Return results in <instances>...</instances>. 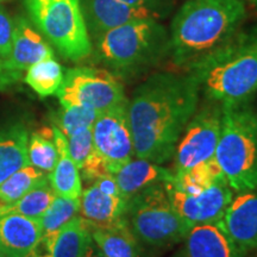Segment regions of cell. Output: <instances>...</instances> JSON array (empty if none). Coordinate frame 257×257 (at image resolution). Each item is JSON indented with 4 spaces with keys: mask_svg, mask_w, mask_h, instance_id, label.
I'll return each mask as SVG.
<instances>
[{
    "mask_svg": "<svg viewBox=\"0 0 257 257\" xmlns=\"http://www.w3.org/2000/svg\"><path fill=\"white\" fill-rule=\"evenodd\" d=\"M127 100L100 112L92 127L93 143L107 163L111 174L130 162L135 155Z\"/></svg>",
    "mask_w": 257,
    "mask_h": 257,
    "instance_id": "obj_10",
    "label": "cell"
},
{
    "mask_svg": "<svg viewBox=\"0 0 257 257\" xmlns=\"http://www.w3.org/2000/svg\"><path fill=\"white\" fill-rule=\"evenodd\" d=\"M29 133L22 124L0 131V184L29 165Z\"/></svg>",
    "mask_w": 257,
    "mask_h": 257,
    "instance_id": "obj_21",
    "label": "cell"
},
{
    "mask_svg": "<svg viewBox=\"0 0 257 257\" xmlns=\"http://www.w3.org/2000/svg\"><path fill=\"white\" fill-rule=\"evenodd\" d=\"M200 86L191 73H156L127 100L135 155L162 165L174 155L186 125L198 110Z\"/></svg>",
    "mask_w": 257,
    "mask_h": 257,
    "instance_id": "obj_1",
    "label": "cell"
},
{
    "mask_svg": "<svg viewBox=\"0 0 257 257\" xmlns=\"http://www.w3.org/2000/svg\"><path fill=\"white\" fill-rule=\"evenodd\" d=\"M67 141H68L69 155L80 170L86 161L96 152L94 143H93L92 127L78 131L72 136L67 137Z\"/></svg>",
    "mask_w": 257,
    "mask_h": 257,
    "instance_id": "obj_30",
    "label": "cell"
},
{
    "mask_svg": "<svg viewBox=\"0 0 257 257\" xmlns=\"http://www.w3.org/2000/svg\"><path fill=\"white\" fill-rule=\"evenodd\" d=\"M24 5L35 27L64 59L78 62L91 55L81 0H24Z\"/></svg>",
    "mask_w": 257,
    "mask_h": 257,
    "instance_id": "obj_6",
    "label": "cell"
},
{
    "mask_svg": "<svg viewBox=\"0 0 257 257\" xmlns=\"http://www.w3.org/2000/svg\"><path fill=\"white\" fill-rule=\"evenodd\" d=\"M42 240L40 219L6 214L0 217V246L6 257H27Z\"/></svg>",
    "mask_w": 257,
    "mask_h": 257,
    "instance_id": "obj_15",
    "label": "cell"
},
{
    "mask_svg": "<svg viewBox=\"0 0 257 257\" xmlns=\"http://www.w3.org/2000/svg\"><path fill=\"white\" fill-rule=\"evenodd\" d=\"M99 113L100 112L85 106L61 105V108L54 113L51 119L54 126L59 128L64 136L69 137L83 128L93 127Z\"/></svg>",
    "mask_w": 257,
    "mask_h": 257,
    "instance_id": "obj_28",
    "label": "cell"
},
{
    "mask_svg": "<svg viewBox=\"0 0 257 257\" xmlns=\"http://www.w3.org/2000/svg\"><path fill=\"white\" fill-rule=\"evenodd\" d=\"M221 179H225V176L216 157H213L184 172L173 173V180L168 185L185 194H198Z\"/></svg>",
    "mask_w": 257,
    "mask_h": 257,
    "instance_id": "obj_23",
    "label": "cell"
},
{
    "mask_svg": "<svg viewBox=\"0 0 257 257\" xmlns=\"http://www.w3.org/2000/svg\"><path fill=\"white\" fill-rule=\"evenodd\" d=\"M23 73L16 72L9 68L4 59H0V91H5L9 89L16 83H18L22 80Z\"/></svg>",
    "mask_w": 257,
    "mask_h": 257,
    "instance_id": "obj_33",
    "label": "cell"
},
{
    "mask_svg": "<svg viewBox=\"0 0 257 257\" xmlns=\"http://www.w3.org/2000/svg\"><path fill=\"white\" fill-rule=\"evenodd\" d=\"M47 179V173L36 167L31 165L23 167L0 184V205L17 201Z\"/></svg>",
    "mask_w": 257,
    "mask_h": 257,
    "instance_id": "obj_26",
    "label": "cell"
},
{
    "mask_svg": "<svg viewBox=\"0 0 257 257\" xmlns=\"http://www.w3.org/2000/svg\"><path fill=\"white\" fill-rule=\"evenodd\" d=\"M29 165L36 167L44 173H50L55 167L59 153L54 141L53 127H42L29 137Z\"/></svg>",
    "mask_w": 257,
    "mask_h": 257,
    "instance_id": "obj_27",
    "label": "cell"
},
{
    "mask_svg": "<svg viewBox=\"0 0 257 257\" xmlns=\"http://www.w3.org/2000/svg\"><path fill=\"white\" fill-rule=\"evenodd\" d=\"M256 117H257V113H256Z\"/></svg>",
    "mask_w": 257,
    "mask_h": 257,
    "instance_id": "obj_39",
    "label": "cell"
},
{
    "mask_svg": "<svg viewBox=\"0 0 257 257\" xmlns=\"http://www.w3.org/2000/svg\"><path fill=\"white\" fill-rule=\"evenodd\" d=\"M14 40V21L4 8H0V59L6 60L10 55Z\"/></svg>",
    "mask_w": 257,
    "mask_h": 257,
    "instance_id": "obj_31",
    "label": "cell"
},
{
    "mask_svg": "<svg viewBox=\"0 0 257 257\" xmlns=\"http://www.w3.org/2000/svg\"><path fill=\"white\" fill-rule=\"evenodd\" d=\"M80 211V198L69 199L56 195L50 206L40 218L42 237L51 236L57 232L64 224L78 216Z\"/></svg>",
    "mask_w": 257,
    "mask_h": 257,
    "instance_id": "obj_29",
    "label": "cell"
},
{
    "mask_svg": "<svg viewBox=\"0 0 257 257\" xmlns=\"http://www.w3.org/2000/svg\"><path fill=\"white\" fill-rule=\"evenodd\" d=\"M250 3H251V4L257 9V0H250Z\"/></svg>",
    "mask_w": 257,
    "mask_h": 257,
    "instance_id": "obj_36",
    "label": "cell"
},
{
    "mask_svg": "<svg viewBox=\"0 0 257 257\" xmlns=\"http://www.w3.org/2000/svg\"><path fill=\"white\" fill-rule=\"evenodd\" d=\"M125 221L136 239L150 246L184 240L192 227L173 207L165 184L150 186L128 199Z\"/></svg>",
    "mask_w": 257,
    "mask_h": 257,
    "instance_id": "obj_7",
    "label": "cell"
},
{
    "mask_svg": "<svg viewBox=\"0 0 257 257\" xmlns=\"http://www.w3.org/2000/svg\"><path fill=\"white\" fill-rule=\"evenodd\" d=\"M59 159L54 169L48 175L49 182L56 195L69 199H79L82 193L81 175L69 155L68 141L59 128L53 126Z\"/></svg>",
    "mask_w": 257,
    "mask_h": 257,
    "instance_id": "obj_20",
    "label": "cell"
},
{
    "mask_svg": "<svg viewBox=\"0 0 257 257\" xmlns=\"http://www.w3.org/2000/svg\"><path fill=\"white\" fill-rule=\"evenodd\" d=\"M92 239L106 257H140L137 239L126 221L111 227H91Z\"/></svg>",
    "mask_w": 257,
    "mask_h": 257,
    "instance_id": "obj_22",
    "label": "cell"
},
{
    "mask_svg": "<svg viewBox=\"0 0 257 257\" xmlns=\"http://www.w3.org/2000/svg\"><path fill=\"white\" fill-rule=\"evenodd\" d=\"M55 197L56 194L51 187L49 179H47L17 201L8 205H0V217L6 214H21L40 219Z\"/></svg>",
    "mask_w": 257,
    "mask_h": 257,
    "instance_id": "obj_24",
    "label": "cell"
},
{
    "mask_svg": "<svg viewBox=\"0 0 257 257\" xmlns=\"http://www.w3.org/2000/svg\"><path fill=\"white\" fill-rule=\"evenodd\" d=\"M133 8L143 9L149 11L155 19L166 16L174 5L175 0H120Z\"/></svg>",
    "mask_w": 257,
    "mask_h": 257,
    "instance_id": "obj_32",
    "label": "cell"
},
{
    "mask_svg": "<svg viewBox=\"0 0 257 257\" xmlns=\"http://www.w3.org/2000/svg\"><path fill=\"white\" fill-rule=\"evenodd\" d=\"M0 2H4V0H0Z\"/></svg>",
    "mask_w": 257,
    "mask_h": 257,
    "instance_id": "obj_38",
    "label": "cell"
},
{
    "mask_svg": "<svg viewBox=\"0 0 257 257\" xmlns=\"http://www.w3.org/2000/svg\"><path fill=\"white\" fill-rule=\"evenodd\" d=\"M92 242L91 226L78 214L57 232L42 237L41 244L53 257H85Z\"/></svg>",
    "mask_w": 257,
    "mask_h": 257,
    "instance_id": "obj_19",
    "label": "cell"
},
{
    "mask_svg": "<svg viewBox=\"0 0 257 257\" xmlns=\"http://www.w3.org/2000/svg\"><path fill=\"white\" fill-rule=\"evenodd\" d=\"M55 95L62 106H85L98 112L126 100L123 83L113 73L91 67L67 70Z\"/></svg>",
    "mask_w": 257,
    "mask_h": 257,
    "instance_id": "obj_8",
    "label": "cell"
},
{
    "mask_svg": "<svg viewBox=\"0 0 257 257\" xmlns=\"http://www.w3.org/2000/svg\"><path fill=\"white\" fill-rule=\"evenodd\" d=\"M53 57V48L44 40L43 35L35 30L27 18L22 16L16 18L12 48L9 57L5 60L9 68L23 73L32 64Z\"/></svg>",
    "mask_w": 257,
    "mask_h": 257,
    "instance_id": "obj_14",
    "label": "cell"
},
{
    "mask_svg": "<svg viewBox=\"0 0 257 257\" xmlns=\"http://www.w3.org/2000/svg\"><path fill=\"white\" fill-rule=\"evenodd\" d=\"M184 240V257H244L246 253L217 224L193 225Z\"/></svg>",
    "mask_w": 257,
    "mask_h": 257,
    "instance_id": "obj_16",
    "label": "cell"
},
{
    "mask_svg": "<svg viewBox=\"0 0 257 257\" xmlns=\"http://www.w3.org/2000/svg\"><path fill=\"white\" fill-rule=\"evenodd\" d=\"M121 194L130 199L150 186L168 184L173 180V170L144 159L131 160L113 173Z\"/></svg>",
    "mask_w": 257,
    "mask_h": 257,
    "instance_id": "obj_18",
    "label": "cell"
},
{
    "mask_svg": "<svg viewBox=\"0 0 257 257\" xmlns=\"http://www.w3.org/2000/svg\"><path fill=\"white\" fill-rule=\"evenodd\" d=\"M93 41L96 60L114 75H136L169 54V32L154 18L128 22Z\"/></svg>",
    "mask_w": 257,
    "mask_h": 257,
    "instance_id": "obj_4",
    "label": "cell"
},
{
    "mask_svg": "<svg viewBox=\"0 0 257 257\" xmlns=\"http://www.w3.org/2000/svg\"><path fill=\"white\" fill-rule=\"evenodd\" d=\"M173 207L189 225L217 224L233 198V189L221 179L198 194H185L165 184Z\"/></svg>",
    "mask_w": 257,
    "mask_h": 257,
    "instance_id": "obj_11",
    "label": "cell"
},
{
    "mask_svg": "<svg viewBox=\"0 0 257 257\" xmlns=\"http://www.w3.org/2000/svg\"><path fill=\"white\" fill-rule=\"evenodd\" d=\"M25 72L24 81L42 98L56 94L64 78L62 66L54 57L32 64Z\"/></svg>",
    "mask_w": 257,
    "mask_h": 257,
    "instance_id": "obj_25",
    "label": "cell"
},
{
    "mask_svg": "<svg viewBox=\"0 0 257 257\" xmlns=\"http://www.w3.org/2000/svg\"><path fill=\"white\" fill-rule=\"evenodd\" d=\"M0 257H6V256H5V253H4V251H3L2 246H0Z\"/></svg>",
    "mask_w": 257,
    "mask_h": 257,
    "instance_id": "obj_37",
    "label": "cell"
},
{
    "mask_svg": "<svg viewBox=\"0 0 257 257\" xmlns=\"http://www.w3.org/2000/svg\"><path fill=\"white\" fill-rule=\"evenodd\" d=\"M214 157L234 192L257 191V117L250 101L221 104Z\"/></svg>",
    "mask_w": 257,
    "mask_h": 257,
    "instance_id": "obj_5",
    "label": "cell"
},
{
    "mask_svg": "<svg viewBox=\"0 0 257 257\" xmlns=\"http://www.w3.org/2000/svg\"><path fill=\"white\" fill-rule=\"evenodd\" d=\"M217 225L243 251L257 249V192L232 198Z\"/></svg>",
    "mask_w": 257,
    "mask_h": 257,
    "instance_id": "obj_12",
    "label": "cell"
},
{
    "mask_svg": "<svg viewBox=\"0 0 257 257\" xmlns=\"http://www.w3.org/2000/svg\"><path fill=\"white\" fill-rule=\"evenodd\" d=\"M85 257H106V256L100 251V249L95 245V243L92 242V244L89 245V248L87 250V252H86Z\"/></svg>",
    "mask_w": 257,
    "mask_h": 257,
    "instance_id": "obj_34",
    "label": "cell"
},
{
    "mask_svg": "<svg viewBox=\"0 0 257 257\" xmlns=\"http://www.w3.org/2000/svg\"><path fill=\"white\" fill-rule=\"evenodd\" d=\"M221 128V104L210 101L186 125L174 152V170L180 173L213 159Z\"/></svg>",
    "mask_w": 257,
    "mask_h": 257,
    "instance_id": "obj_9",
    "label": "cell"
},
{
    "mask_svg": "<svg viewBox=\"0 0 257 257\" xmlns=\"http://www.w3.org/2000/svg\"><path fill=\"white\" fill-rule=\"evenodd\" d=\"M27 257H53V256H51L49 252H48V253H38L36 250H35L34 252H31L30 255H28Z\"/></svg>",
    "mask_w": 257,
    "mask_h": 257,
    "instance_id": "obj_35",
    "label": "cell"
},
{
    "mask_svg": "<svg viewBox=\"0 0 257 257\" xmlns=\"http://www.w3.org/2000/svg\"><path fill=\"white\" fill-rule=\"evenodd\" d=\"M187 72L210 101H251L257 93V25L237 31Z\"/></svg>",
    "mask_w": 257,
    "mask_h": 257,
    "instance_id": "obj_3",
    "label": "cell"
},
{
    "mask_svg": "<svg viewBox=\"0 0 257 257\" xmlns=\"http://www.w3.org/2000/svg\"><path fill=\"white\" fill-rule=\"evenodd\" d=\"M242 0H187L169 31V55L189 69L226 43L245 19Z\"/></svg>",
    "mask_w": 257,
    "mask_h": 257,
    "instance_id": "obj_2",
    "label": "cell"
},
{
    "mask_svg": "<svg viewBox=\"0 0 257 257\" xmlns=\"http://www.w3.org/2000/svg\"><path fill=\"white\" fill-rule=\"evenodd\" d=\"M81 10L91 40L128 22L154 18L147 10L133 8L120 0H81Z\"/></svg>",
    "mask_w": 257,
    "mask_h": 257,
    "instance_id": "obj_13",
    "label": "cell"
},
{
    "mask_svg": "<svg viewBox=\"0 0 257 257\" xmlns=\"http://www.w3.org/2000/svg\"><path fill=\"white\" fill-rule=\"evenodd\" d=\"M255 257H257V255H256V256H255Z\"/></svg>",
    "mask_w": 257,
    "mask_h": 257,
    "instance_id": "obj_40",
    "label": "cell"
},
{
    "mask_svg": "<svg viewBox=\"0 0 257 257\" xmlns=\"http://www.w3.org/2000/svg\"><path fill=\"white\" fill-rule=\"evenodd\" d=\"M127 199L111 195L92 185L80 197V216L91 227H111L125 220Z\"/></svg>",
    "mask_w": 257,
    "mask_h": 257,
    "instance_id": "obj_17",
    "label": "cell"
}]
</instances>
